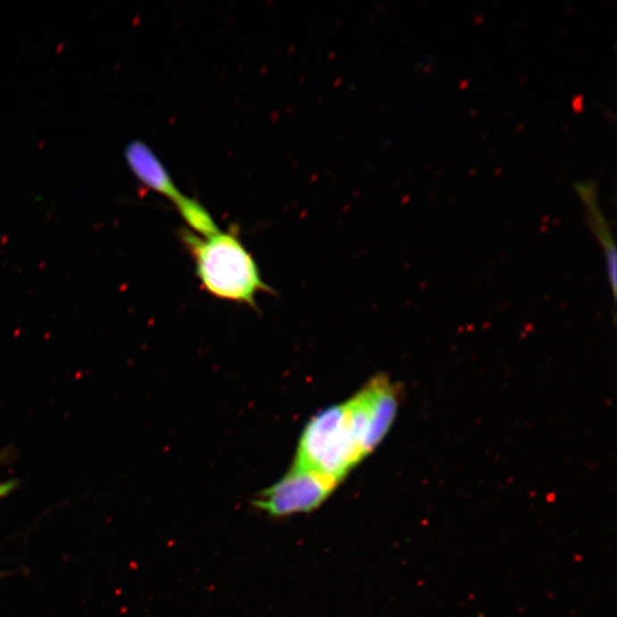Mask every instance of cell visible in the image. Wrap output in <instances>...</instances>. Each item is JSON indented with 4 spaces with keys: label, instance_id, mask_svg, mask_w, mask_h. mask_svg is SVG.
I'll list each match as a JSON object with an SVG mask.
<instances>
[{
    "label": "cell",
    "instance_id": "cell-2",
    "mask_svg": "<svg viewBox=\"0 0 617 617\" xmlns=\"http://www.w3.org/2000/svg\"><path fill=\"white\" fill-rule=\"evenodd\" d=\"M181 238L194 257L200 283L212 296L254 305L257 294L269 291L235 230H220L206 238L183 230Z\"/></svg>",
    "mask_w": 617,
    "mask_h": 617
},
{
    "label": "cell",
    "instance_id": "cell-5",
    "mask_svg": "<svg viewBox=\"0 0 617 617\" xmlns=\"http://www.w3.org/2000/svg\"><path fill=\"white\" fill-rule=\"evenodd\" d=\"M126 163L143 185L151 190L165 196L177 206L186 196H183L174 185L169 171L159 161L156 154L145 142H130L125 149Z\"/></svg>",
    "mask_w": 617,
    "mask_h": 617
},
{
    "label": "cell",
    "instance_id": "cell-7",
    "mask_svg": "<svg viewBox=\"0 0 617 617\" xmlns=\"http://www.w3.org/2000/svg\"><path fill=\"white\" fill-rule=\"evenodd\" d=\"M179 214L186 221L188 227L199 237H211L218 234L220 228L216 226L210 212L197 200L185 197L177 205Z\"/></svg>",
    "mask_w": 617,
    "mask_h": 617
},
{
    "label": "cell",
    "instance_id": "cell-6",
    "mask_svg": "<svg viewBox=\"0 0 617 617\" xmlns=\"http://www.w3.org/2000/svg\"><path fill=\"white\" fill-rule=\"evenodd\" d=\"M574 188L576 192H578L579 197L581 198L584 207H586L588 222H589L591 230L594 231L604 248V255H606L608 275H610L613 292L615 294L616 248L610 226H608L607 220L604 218L602 208L599 206L598 183L594 181V179H588V181L574 183Z\"/></svg>",
    "mask_w": 617,
    "mask_h": 617
},
{
    "label": "cell",
    "instance_id": "cell-1",
    "mask_svg": "<svg viewBox=\"0 0 617 617\" xmlns=\"http://www.w3.org/2000/svg\"><path fill=\"white\" fill-rule=\"evenodd\" d=\"M370 394L365 386L348 402L314 416L302 433L294 467L313 470L340 483L367 456Z\"/></svg>",
    "mask_w": 617,
    "mask_h": 617
},
{
    "label": "cell",
    "instance_id": "cell-3",
    "mask_svg": "<svg viewBox=\"0 0 617 617\" xmlns=\"http://www.w3.org/2000/svg\"><path fill=\"white\" fill-rule=\"evenodd\" d=\"M338 484L313 470L293 467L283 479L263 493L256 505L273 516L309 513L321 505Z\"/></svg>",
    "mask_w": 617,
    "mask_h": 617
},
{
    "label": "cell",
    "instance_id": "cell-4",
    "mask_svg": "<svg viewBox=\"0 0 617 617\" xmlns=\"http://www.w3.org/2000/svg\"><path fill=\"white\" fill-rule=\"evenodd\" d=\"M371 390L370 424L365 439L366 455L381 443L397 415L400 392L387 376H376L369 383Z\"/></svg>",
    "mask_w": 617,
    "mask_h": 617
},
{
    "label": "cell",
    "instance_id": "cell-8",
    "mask_svg": "<svg viewBox=\"0 0 617 617\" xmlns=\"http://www.w3.org/2000/svg\"><path fill=\"white\" fill-rule=\"evenodd\" d=\"M14 481H7V483L0 485V498L7 496V494L11 493L12 490L14 489Z\"/></svg>",
    "mask_w": 617,
    "mask_h": 617
}]
</instances>
